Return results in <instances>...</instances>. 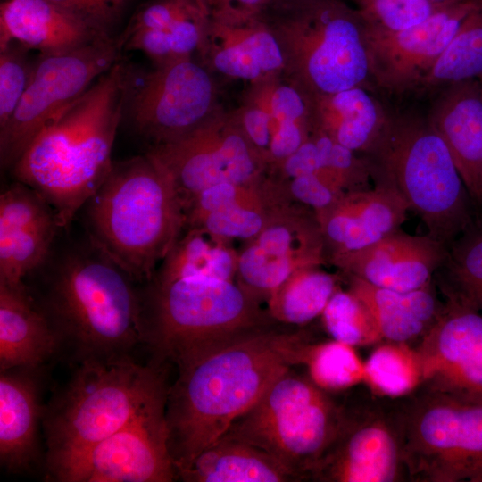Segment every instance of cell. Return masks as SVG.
<instances>
[{"instance_id":"cell-1","label":"cell","mask_w":482,"mask_h":482,"mask_svg":"<svg viewBox=\"0 0 482 482\" xmlns=\"http://www.w3.org/2000/svg\"><path fill=\"white\" fill-rule=\"evenodd\" d=\"M311 342L277 326L177 363L166 420L176 474L220 439L294 365Z\"/></svg>"},{"instance_id":"cell-2","label":"cell","mask_w":482,"mask_h":482,"mask_svg":"<svg viewBox=\"0 0 482 482\" xmlns=\"http://www.w3.org/2000/svg\"><path fill=\"white\" fill-rule=\"evenodd\" d=\"M62 240L59 235L30 275L40 287H28L57 335L60 352L76 364L131 355L144 344L138 283L85 231L81 238Z\"/></svg>"},{"instance_id":"cell-3","label":"cell","mask_w":482,"mask_h":482,"mask_svg":"<svg viewBox=\"0 0 482 482\" xmlns=\"http://www.w3.org/2000/svg\"><path fill=\"white\" fill-rule=\"evenodd\" d=\"M132 68L122 59L60 110L12 167L16 181L39 193L69 228L112 165Z\"/></svg>"},{"instance_id":"cell-4","label":"cell","mask_w":482,"mask_h":482,"mask_svg":"<svg viewBox=\"0 0 482 482\" xmlns=\"http://www.w3.org/2000/svg\"><path fill=\"white\" fill-rule=\"evenodd\" d=\"M79 212L88 237L138 284L151 279L185 228L172 179L146 153L113 162Z\"/></svg>"},{"instance_id":"cell-5","label":"cell","mask_w":482,"mask_h":482,"mask_svg":"<svg viewBox=\"0 0 482 482\" xmlns=\"http://www.w3.org/2000/svg\"><path fill=\"white\" fill-rule=\"evenodd\" d=\"M169 387L165 364L143 365L131 355L77 364L44 409L47 477L138 417L166 404Z\"/></svg>"},{"instance_id":"cell-6","label":"cell","mask_w":482,"mask_h":482,"mask_svg":"<svg viewBox=\"0 0 482 482\" xmlns=\"http://www.w3.org/2000/svg\"><path fill=\"white\" fill-rule=\"evenodd\" d=\"M150 362L176 364L278 322L237 282L206 277L151 278L140 289Z\"/></svg>"},{"instance_id":"cell-7","label":"cell","mask_w":482,"mask_h":482,"mask_svg":"<svg viewBox=\"0 0 482 482\" xmlns=\"http://www.w3.org/2000/svg\"><path fill=\"white\" fill-rule=\"evenodd\" d=\"M282 51L284 74L308 94L374 84L368 28L341 0H272L260 13Z\"/></svg>"},{"instance_id":"cell-8","label":"cell","mask_w":482,"mask_h":482,"mask_svg":"<svg viewBox=\"0 0 482 482\" xmlns=\"http://www.w3.org/2000/svg\"><path fill=\"white\" fill-rule=\"evenodd\" d=\"M370 155L374 169L422 220L428 235L447 248L476 220L474 201L429 119L390 116Z\"/></svg>"},{"instance_id":"cell-9","label":"cell","mask_w":482,"mask_h":482,"mask_svg":"<svg viewBox=\"0 0 482 482\" xmlns=\"http://www.w3.org/2000/svg\"><path fill=\"white\" fill-rule=\"evenodd\" d=\"M328 393L289 369L225 435L265 451L299 481L311 480L341 419L342 403Z\"/></svg>"},{"instance_id":"cell-10","label":"cell","mask_w":482,"mask_h":482,"mask_svg":"<svg viewBox=\"0 0 482 482\" xmlns=\"http://www.w3.org/2000/svg\"><path fill=\"white\" fill-rule=\"evenodd\" d=\"M396 400L407 481L482 482V402L424 385Z\"/></svg>"},{"instance_id":"cell-11","label":"cell","mask_w":482,"mask_h":482,"mask_svg":"<svg viewBox=\"0 0 482 482\" xmlns=\"http://www.w3.org/2000/svg\"><path fill=\"white\" fill-rule=\"evenodd\" d=\"M311 480L407 481L396 398L380 395L369 388L342 403L336 435Z\"/></svg>"},{"instance_id":"cell-12","label":"cell","mask_w":482,"mask_h":482,"mask_svg":"<svg viewBox=\"0 0 482 482\" xmlns=\"http://www.w3.org/2000/svg\"><path fill=\"white\" fill-rule=\"evenodd\" d=\"M122 52L117 35L63 53L40 54L21 102L0 129L1 166L12 168L45 125L121 60Z\"/></svg>"},{"instance_id":"cell-13","label":"cell","mask_w":482,"mask_h":482,"mask_svg":"<svg viewBox=\"0 0 482 482\" xmlns=\"http://www.w3.org/2000/svg\"><path fill=\"white\" fill-rule=\"evenodd\" d=\"M145 153L170 177L183 207L216 184L259 185L266 171L231 112L221 106L184 136Z\"/></svg>"},{"instance_id":"cell-14","label":"cell","mask_w":482,"mask_h":482,"mask_svg":"<svg viewBox=\"0 0 482 482\" xmlns=\"http://www.w3.org/2000/svg\"><path fill=\"white\" fill-rule=\"evenodd\" d=\"M219 107L212 72L190 57L154 66L139 83L132 71L124 118L149 148L184 136Z\"/></svg>"},{"instance_id":"cell-15","label":"cell","mask_w":482,"mask_h":482,"mask_svg":"<svg viewBox=\"0 0 482 482\" xmlns=\"http://www.w3.org/2000/svg\"><path fill=\"white\" fill-rule=\"evenodd\" d=\"M59 482H171L166 404L138 417L50 477Z\"/></svg>"},{"instance_id":"cell-16","label":"cell","mask_w":482,"mask_h":482,"mask_svg":"<svg viewBox=\"0 0 482 482\" xmlns=\"http://www.w3.org/2000/svg\"><path fill=\"white\" fill-rule=\"evenodd\" d=\"M444 297L437 320L413 347L421 385L482 402V312L453 296Z\"/></svg>"},{"instance_id":"cell-17","label":"cell","mask_w":482,"mask_h":482,"mask_svg":"<svg viewBox=\"0 0 482 482\" xmlns=\"http://www.w3.org/2000/svg\"><path fill=\"white\" fill-rule=\"evenodd\" d=\"M230 112L266 171L295 152L312 131L309 94L284 73L249 82Z\"/></svg>"},{"instance_id":"cell-18","label":"cell","mask_w":482,"mask_h":482,"mask_svg":"<svg viewBox=\"0 0 482 482\" xmlns=\"http://www.w3.org/2000/svg\"><path fill=\"white\" fill-rule=\"evenodd\" d=\"M482 0H456L408 29H368L374 83L391 92L418 88Z\"/></svg>"},{"instance_id":"cell-19","label":"cell","mask_w":482,"mask_h":482,"mask_svg":"<svg viewBox=\"0 0 482 482\" xmlns=\"http://www.w3.org/2000/svg\"><path fill=\"white\" fill-rule=\"evenodd\" d=\"M62 230L46 199L16 181L0 195V283L20 286L48 258Z\"/></svg>"},{"instance_id":"cell-20","label":"cell","mask_w":482,"mask_h":482,"mask_svg":"<svg viewBox=\"0 0 482 482\" xmlns=\"http://www.w3.org/2000/svg\"><path fill=\"white\" fill-rule=\"evenodd\" d=\"M374 188L346 191L316 213L327 262L362 250L399 230L409 210L395 187L371 167Z\"/></svg>"},{"instance_id":"cell-21","label":"cell","mask_w":482,"mask_h":482,"mask_svg":"<svg viewBox=\"0 0 482 482\" xmlns=\"http://www.w3.org/2000/svg\"><path fill=\"white\" fill-rule=\"evenodd\" d=\"M447 247L428 235L412 236L400 229L379 241L329 262L344 274L373 286L411 291L428 284L441 268Z\"/></svg>"},{"instance_id":"cell-22","label":"cell","mask_w":482,"mask_h":482,"mask_svg":"<svg viewBox=\"0 0 482 482\" xmlns=\"http://www.w3.org/2000/svg\"><path fill=\"white\" fill-rule=\"evenodd\" d=\"M197 55L211 72L248 82L285 70L279 44L261 14L231 20L210 17Z\"/></svg>"},{"instance_id":"cell-23","label":"cell","mask_w":482,"mask_h":482,"mask_svg":"<svg viewBox=\"0 0 482 482\" xmlns=\"http://www.w3.org/2000/svg\"><path fill=\"white\" fill-rule=\"evenodd\" d=\"M209 19L202 0H149L136 10L120 34L123 51H139L154 66L193 57Z\"/></svg>"},{"instance_id":"cell-24","label":"cell","mask_w":482,"mask_h":482,"mask_svg":"<svg viewBox=\"0 0 482 482\" xmlns=\"http://www.w3.org/2000/svg\"><path fill=\"white\" fill-rule=\"evenodd\" d=\"M475 204H482V79L445 87L428 118Z\"/></svg>"},{"instance_id":"cell-25","label":"cell","mask_w":482,"mask_h":482,"mask_svg":"<svg viewBox=\"0 0 482 482\" xmlns=\"http://www.w3.org/2000/svg\"><path fill=\"white\" fill-rule=\"evenodd\" d=\"M105 38L111 37L50 0H4L0 5V48L16 42L53 54Z\"/></svg>"},{"instance_id":"cell-26","label":"cell","mask_w":482,"mask_h":482,"mask_svg":"<svg viewBox=\"0 0 482 482\" xmlns=\"http://www.w3.org/2000/svg\"><path fill=\"white\" fill-rule=\"evenodd\" d=\"M39 371L22 367L0 372V461L10 472L29 470L37 458L45 409Z\"/></svg>"},{"instance_id":"cell-27","label":"cell","mask_w":482,"mask_h":482,"mask_svg":"<svg viewBox=\"0 0 482 482\" xmlns=\"http://www.w3.org/2000/svg\"><path fill=\"white\" fill-rule=\"evenodd\" d=\"M60 352L57 335L24 283H0V370L41 368Z\"/></svg>"},{"instance_id":"cell-28","label":"cell","mask_w":482,"mask_h":482,"mask_svg":"<svg viewBox=\"0 0 482 482\" xmlns=\"http://www.w3.org/2000/svg\"><path fill=\"white\" fill-rule=\"evenodd\" d=\"M348 289L368 308L385 342L410 345L419 342L440 315L444 302L436 291L434 278L411 291H395L373 286L344 274Z\"/></svg>"},{"instance_id":"cell-29","label":"cell","mask_w":482,"mask_h":482,"mask_svg":"<svg viewBox=\"0 0 482 482\" xmlns=\"http://www.w3.org/2000/svg\"><path fill=\"white\" fill-rule=\"evenodd\" d=\"M309 96L312 129L356 153L370 154L374 151L390 115L370 89L355 87Z\"/></svg>"},{"instance_id":"cell-30","label":"cell","mask_w":482,"mask_h":482,"mask_svg":"<svg viewBox=\"0 0 482 482\" xmlns=\"http://www.w3.org/2000/svg\"><path fill=\"white\" fill-rule=\"evenodd\" d=\"M186 482H291L298 478L261 448L227 435L177 471Z\"/></svg>"},{"instance_id":"cell-31","label":"cell","mask_w":482,"mask_h":482,"mask_svg":"<svg viewBox=\"0 0 482 482\" xmlns=\"http://www.w3.org/2000/svg\"><path fill=\"white\" fill-rule=\"evenodd\" d=\"M230 241L200 228H185L151 278L206 277L235 281L238 253Z\"/></svg>"},{"instance_id":"cell-32","label":"cell","mask_w":482,"mask_h":482,"mask_svg":"<svg viewBox=\"0 0 482 482\" xmlns=\"http://www.w3.org/2000/svg\"><path fill=\"white\" fill-rule=\"evenodd\" d=\"M318 267L300 270L267 300V310L278 323L304 325L321 315L338 289L339 276Z\"/></svg>"},{"instance_id":"cell-33","label":"cell","mask_w":482,"mask_h":482,"mask_svg":"<svg viewBox=\"0 0 482 482\" xmlns=\"http://www.w3.org/2000/svg\"><path fill=\"white\" fill-rule=\"evenodd\" d=\"M434 280L443 295L482 312V220L476 219L448 246Z\"/></svg>"},{"instance_id":"cell-34","label":"cell","mask_w":482,"mask_h":482,"mask_svg":"<svg viewBox=\"0 0 482 482\" xmlns=\"http://www.w3.org/2000/svg\"><path fill=\"white\" fill-rule=\"evenodd\" d=\"M375 393L386 397L406 395L422 383L417 352L406 344H379L364 362V380Z\"/></svg>"},{"instance_id":"cell-35","label":"cell","mask_w":482,"mask_h":482,"mask_svg":"<svg viewBox=\"0 0 482 482\" xmlns=\"http://www.w3.org/2000/svg\"><path fill=\"white\" fill-rule=\"evenodd\" d=\"M482 79V4L420 81L418 88L447 87Z\"/></svg>"},{"instance_id":"cell-36","label":"cell","mask_w":482,"mask_h":482,"mask_svg":"<svg viewBox=\"0 0 482 482\" xmlns=\"http://www.w3.org/2000/svg\"><path fill=\"white\" fill-rule=\"evenodd\" d=\"M302 364L308 378L327 392L349 389L364 380V362L354 347L331 339L307 345Z\"/></svg>"},{"instance_id":"cell-37","label":"cell","mask_w":482,"mask_h":482,"mask_svg":"<svg viewBox=\"0 0 482 482\" xmlns=\"http://www.w3.org/2000/svg\"><path fill=\"white\" fill-rule=\"evenodd\" d=\"M270 204L262 183L250 195L198 218L185 228H200L229 240L250 241L264 227Z\"/></svg>"},{"instance_id":"cell-38","label":"cell","mask_w":482,"mask_h":482,"mask_svg":"<svg viewBox=\"0 0 482 482\" xmlns=\"http://www.w3.org/2000/svg\"><path fill=\"white\" fill-rule=\"evenodd\" d=\"M320 316L332 339L353 347L384 342L370 311L349 289L338 288Z\"/></svg>"},{"instance_id":"cell-39","label":"cell","mask_w":482,"mask_h":482,"mask_svg":"<svg viewBox=\"0 0 482 482\" xmlns=\"http://www.w3.org/2000/svg\"><path fill=\"white\" fill-rule=\"evenodd\" d=\"M311 138L319 151L320 173L339 185L345 191L368 189L371 177L369 158H362L357 153L336 142L319 129H312Z\"/></svg>"},{"instance_id":"cell-40","label":"cell","mask_w":482,"mask_h":482,"mask_svg":"<svg viewBox=\"0 0 482 482\" xmlns=\"http://www.w3.org/2000/svg\"><path fill=\"white\" fill-rule=\"evenodd\" d=\"M368 29L395 33L424 21L443 6L429 0H353Z\"/></svg>"},{"instance_id":"cell-41","label":"cell","mask_w":482,"mask_h":482,"mask_svg":"<svg viewBox=\"0 0 482 482\" xmlns=\"http://www.w3.org/2000/svg\"><path fill=\"white\" fill-rule=\"evenodd\" d=\"M29 50L16 42L0 48V129L8 123L29 84L35 62L28 60Z\"/></svg>"},{"instance_id":"cell-42","label":"cell","mask_w":482,"mask_h":482,"mask_svg":"<svg viewBox=\"0 0 482 482\" xmlns=\"http://www.w3.org/2000/svg\"><path fill=\"white\" fill-rule=\"evenodd\" d=\"M286 197L319 213L335 204L346 191L332 180L309 174L277 181L270 179Z\"/></svg>"},{"instance_id":"cell-43","label":"cell","mask_w":482,"mask_h":482,"mask_svg":"<svg viewBox=\"0 0 482 482\" xmlns=\"http://www.w3.org/2000/svg\"><path fill=\"white\" fill-rule=\"evenodd\" d=\"M84 21L104 37H113L130 0H50Z\"/></svg>"},{"instance_id":"cell-44","label":"cell","mask_w":482,"mask_h":482,"mask_svg":"<svg viewBox=\"0 0 482 482\" xmlns=\"http://www.w3.org/2000/svg\"><path fill=\"white\" fill-rule=\"evenodd\" d=\"M210 17H219L226 10L229 0H203Z\"/></svg>"},{"instance_id":"cell-45","label":"cell","mask_w":482,"mask_h":482,"mask_svg":"<svg viewBox=\"0 0 482 482\" xmlns=\"http://www.w3.org/2000/svg\"><path fill=\"white\" fill-rule=\"evenodd\" d=\"M429 1L438 3V4H450V3H453V2H454L456 0H429Z\"/></svg>"}]
</instances>
